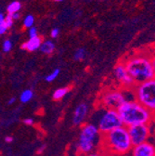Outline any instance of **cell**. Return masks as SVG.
<instances>
[{
  "label": "cell",
  "mask_w": 155,
  "mask_h": 156,
  "mask_svg": "<svg viewBox=\"0 0 155 156\" xmlns=\"http://www.w3.org/2000/svg\"><path fill=\"white\" fill-rule=\"evenodd\" d=\"M103 153L112 156H124L133 148L127 127L122 126L111 132L102 135L101 144Z\"/></svg>",
  "instance_id": "1"
},
{
  "label": "cell",
  "mask_w": 155,
  "mask_h": 156,
  "mask_svg": "<svg viewBox=\"0 0 155 156\" xmlns=\"http://www.w3.org/2000/svg\"><path fill=\"white\" fill-rule=\"evenodd\" d=\"M122 125L125 127H130L139 125L151 124L155 116L144 106L134 99L125 101L118 109Z\"/></svg>",
  "instance_id": "2"
},
{
  "label": "cell",
  "mask_w": 155,
  "mask_h": 156,
  "mask_svg": "<svg viewBox=\"0 0 155 156\" xmlns=\"http://www.w3.org/2000/svg\"><path fill=\"white\" fill-rule=\"evenodd\" d=\"M102 135L94 123H85L80 129L75 151L80 156H88L101 144Z\"/></svg>",
  "instance_id": "3"
},
{
  "label": "cell",
  "mask_w": 155,
  "mask_h": 156,
  "mask_svg": "<svg viewBox=\"0 0 155 156\" xmlns=\"http://www.w3.org/2000/svg\"><path fill=\"white\" fill-rule=\"evenodd\" d=\"M123 62L136 85L154 78L151 57L144 54H135L128 57Z\"/></svg>",
  "instance_id": "4"
},
{
  "label": "cell",
  "mask_w": 155,
  "mask_h": 156,
  "mask_svg": "<svg viewBox=\"0 0 155 156\" xmlns=\"http://www.w3.org/2000/svg\"><path fill=\"white\" fill-rule=\"evenodd\" d=\"M132 92L134 100L155 116V78L135 85Z\"/></svg>",
  "instance_id": "5"
},
{
  "label": "cell",
  "mask_w": 155,
  "mask_h": 156,
  "mask_svg": "<svg viewBox=\"0 0 155 156\" xmlns=\"http://www.w3.org/2000/svg\"><path fill=\"white\" fill-rule=\"evenodd\" d=\"M94 124L98 126L101 135H105L123 126L117 110L105 108H102L101 112H99L98 118L96 119V123Z\"/></svg>",
  "instance_id": "6"
},
{
  "label": "cell",
  "mask_w": 155,
  "mask_h": 156,
  "mask_svg": "<svg viewBox=\"0 0 155 156\" xmlns=\"http://www.w3.org/2000/svg\"><path fill=\"white\" fill-rule=\"evenodd\" d=\"M130 89L114 88L105 90L100 97V104L105 109L117 110L125 101L131 100L128 97L127 92Z\"/></svg>",
  "instance_id": "7"
},
{
  "label": "cell",
  "mask_w": 155,
  "mask_h": 156,
  "mask_svg": "<svg viewBox=\"0 0 155 156\" xmlns=\"http://www.w3.org/2000/svg\"><path fill=\"white\" fill-rule=\"evenodd\" d=\"M133 146L149 141L152 135L151 124L134 126L127 128Z\"/></svg>",
  "instance_id": "8"
},
{
  "label": "cell",
  "mask_w": 155,
  "mask_h": 156,
  "mask_svg": "<svg viewBox=\"0 0 155 156\" xmlns=\"http://www.w3.org/2000/svg\"><path fill=\"white\" fill-rule=\"evenodd\" d=\"M112 75L114 80L119 85L121 88L124 89H132L135 87V82L132 77L128 73L125 65L123 62H120L116 64L113 68Z\"/></svg>",
  "instance_id": "9"
},
{
  "label": "cell",
  "mask_w": 155,
  "mask_h": 156,
  "mask_svg": "<svg viewBox=\"0 0 155 156\" xmlns=\"http://www.w3.org/2000/svg\"><path fill=\"white\" fill-rule=\"evenodd\" d=\"M89 112V107L86 102H82L77 105L73 111L72 117V123L75 126H83L87 118V115Z\"/></svg>",
  "instance_id": "10"
},
{
  "label": "cell",
  "mask_w": 155,
  "mask_h": 156,
  "mask_svg": "<svg viewBox=\"0 0 155 156\" xmlns=\"http://www.w3.org/2000/svg\"><path fill=\"white\" fill-rule=\"evenodd\" d=\"M131 156H155V145L150 141L133 146Z\"/></svg>",
  "instance_id": "11"
},
{
  "label": "cell",
  "mask_w": 155,
  "mask_h": 156,
  "mask_svg": "<svg viewBox=\"0 0 155 156\" xmlns=\"http://www.w3.org/2000/svg\"><path fill=\"white\" fill-rule=\"evenodd\" d=\"M41 46V39L39 37H33V38H30V40L26 43H24L22 46V48L26 49L30 52H33L36 49H38Z\"/></svg>",
  "instance_id": "12"
},
{
  "label": "cell",
  "mask_w": 155,
  "mask_h": 156,
  "mask_svg": "<svg viewBox=\"0 0 155 156\" xmlns=\"http://www.w3.org/2000/svg\"><path fill=\"white\" fill-rule=\"evenodd\" d=\"M69 92V88L68 87H61V88H58L54 91L53 95H52V98L53 100L55 101H60V100H62L63 98L68 94Z\"/></svg>",
  "instance_id": "13"
},
{
  "label": "cell",
  "mask_w": 155,
  "mask_h": 156,
  "mask_svg": "<svg viewBox=\"0 0 155 156\" xmlns=\"http://www.w3.org/2000/svg\"><path fill=\"white\" fill-rule=\"evenodd\" d=\"M33 90L32 89H25L20 95V101L22 103H27L33 99Z\"/></svg>",
  "instance_id": "14"
},
{
  "label": "cell",
  "mask_w": 155,
  "mask_h": 156,
  "mask_svg": "<svg viewBox=\"0 0 155 156\" xmlns=\"http://www.w3.org/2000/svg\"><path fill=\"white\" fill-rule=\"evenodd\" d=\"M39 48H40L41 52H43L45 54H50V53L53 52V50L55 48V46L51 41H46L43 44H41Z\"/></svg>",
  "instance_id": "15"
},
{
  "label": "cell",
  "mask_w": 155,
  "mask_h": 156,
  "mask_svg": "<svg viewBox=\"0 0 155 156\" xmlns=\"http://www.w3.org/2000/svg\"><path fill=\"white\" fill-rule=\"evenodd\" d=\"M20 9H21V3L18 1H14L9 5L8 11L9 12V14H13V13H17V11L20 10Z\"/></svg>",
  "instance_id": "16"
},
{
  "label": "cell",
  "mask_w": 155,
  "mask_h": 156,
  "mask_svg": "<svg viewBox=\"0 0 155 156\" xmlns=\"http://www.w3.org/2000/svg\"><path fill=\"white\" fill-rule=\"evenodd\" d=\"M85 57H86V50L84 48H78L73 55L74 61H77V62L83 61L85 58Z\"/></svg>",
  "instance_id": "17"
},
{
  "label": "cell",
  "mask_w": 155,
  "mask_h": 156,
  "mask_svg": "<svg viewBox=\"0 0 155 156\" xmlns=\"http://www.w3.org/2000/svg\"><path fill=\"white\" fill-rule=\"evenodd\" d=\"M59 74H60V70L59 69H55L53 72H51L49 74H48L46 76V81L47 82H52V81H54Z\"/></svg>",
  "instance_id": "18"
},
{
  "label": "cell",
  "mask_w": 155,
  "mask_h": 156,
  "mask_svg": "<svg viewBox=\"0 0 155 156\" xmlns=\"http://www.w3.org/2000/svg\"><path fill=\"white\" fill-rule=\"evenodd\" d=\"M33 23V17L32 15H28L24 20V26L28 27V28H31Z\"/></svg>",
  "instance_id": "19"
},
{
  "label": "cell",
  "mask_w": 155,
  "mask_h": 156,
  "mask_svg": "<svg viewBox=\"0 0 155 156\" xmlns=\"http://www.w3.org/2000/svg\"><path fill=\"white\" fill-rule=\"evenodd\" d=\"M11 47H12V43L10 40H6L4 43H3V51L4 52H9L10 49H11Z\"/></svg>",
  "instance_id": "20"
},
{
  "label": "cell",
  "mask_w": 155,
  "mask_h": 156,
  "mask_svg": "<svg viewBox=\"0 0 155 156\" xmlns=\"http://www.w3.org/2000/svg\"><path fill=\"white\" fill-rule=\"evenodd\" d=\"M4 22H5V23H6V25H7L8 28H9V27L12 26V23H13V18H12L11 14L8 15V17L4 19Z\"/></svg>",
  "instance_id": "21"
},
{
  "label": "cell",
  "mask_w": 155,
  "mask_h": 156,
  "mask_svg": "<svg viewBox=\"0 0 155 156\" xmlns=\"http://www.w3.org/2000/svg\"><path fill=\"white\" fill-rule=\"evenodd\" d=\"M7 29H8V27H7V25H6V23H5L4 21L2 23H0V34H4Z\"/></svg>",
  "instance_id": "22"
},
{
  "label": "cell",
  "mask_w": 155,
  "mask_h": 156,
  "mask_svg": "<svg viewBox=\"0 0 155 156\" xmlns=\"http://www.w3.org/2000/svg\"><path fill=\"white\" fill-rule=\"evenodd\" d=\"M29 35L31 38H33V37H36L37 36V34H36V29L34 27H31L30 28V31H29Z\"/></svg>",
  "instance_id": "23"
},
{
  "label": "cell",
  "mask_w": 155,
  "mask_h": 156,
  "mask_svg": "<svg viewBox=\"0 0 155 156\" xmlns=\"http://www.w3.org/2000/svg\"><path fill=\"white\" fill-rule=\"evenodd\" d=\"M23 124L26 125V126H33V118H25L23 120Z\"/></svg>",
  "instance_id": "24"
},
{
  "label": "cell",
  "mask_w": 155,
  "mask_h": 156,
  "mask_svg": "<svg viewBox=\"0 0 155 156\" xmlns=\"http://www.w3.org/2000/svg\"><path fill=\"white\" fill-rule=\"evenodd\" d=\"M151 66H152V71H153V77L155 78V54L151 56Z\"/></svg>",
  "instance_id": "25"
},
{
  "label": "cell",
  "mask_w": 155,
  "mask_h": 156,
  "mask_svg": "<svg viewBox=\"0 0 155 156\" xmlns=\"http://www.w3.org/2000/svg\"><path fill=\"white\" fill-rule=\"evenodd\" d=\"M46 147H47V146H46V144H43V145H41L39 148L37 149V151H36V152H37V154H42V153L45 151V150H46Z\"/></svg>",
  "instance_id": "26"
},
{
  "label": "cell",
  "mask_w": 155,
  "mask_h": 156,
  "mask_svg": "<svg viewBox=\"0 0 155 156\" xmlns=\"http://www.w3.org/2000/svg\"><path fill=\"white\" fill-rule=\"evenodd\" d=\"M58 34H59V29H58V28L53 29L52 32H51V36H52L53 38H56V37L58 36Z\"/></svg>",
  "instance_id": "27"
},
{
  "label": "cell",
  "mask_w": 155,
  "mask_h": 156,
  "mask_svg": "<svg viewBox=\"0 0 155 156\" xmlns=\"http://www.w3.org/2000/svg\"><path fill=\"white\" fill-rule=\"evenodd\" d=\"M13 140H14V138H13L12 136H7L6 138H5V141L7 143H11Z\"/></svg>",
  "instance_id": "28"
},
{
  "label": "cell",
  "mask_w": 155,
  "mask_h": 156,
  "mask_svg": "<svg viewBox=\"0 0 155 156\" xmlns=\"http://www.w3.org/2000/svg\"><path fill=\"white\" fill-rule=\"evenodd\" d=\"M15 101H16L15 97H11V98H9V99L8 100V104L9 105H12V104L15 103Z\"/></svg>",
  "instance_id": "29"
},
{
  "label": "cell",
  "mask_w": 155,
  "mask_h": 156,
  "mask_svg": "<svg viewBox=\"0 0 155 156\" xmlns=\"http://www.w3.org/2000/svg\"><path fill=\"white\" fill-rule=\"evenodd\" d=\"M88 156H105V155H104V153H101V152H99V151H95V152L90 153Z\"/></svg>",
  "instance_id": "30"
},
{
  "label": "cell",
  "mask_w": 155,
  "mask_h": 156,
  "mask_svg": "<svg viewBox=\"0 0 155 156\" xmlns=\"http://www.w3.org/2000/svg\"><path fill=\"white\" fill-rule=\"evenodd\" d=\"M11 16H12L13 20H14V19H18V18H19V15H18L17 13H13V14H11Z\"/></svg>",
  "instance_id": "31"
},
{
  "label": "cell",
  "mask_w": 155,
  "mask_h": 156,
  "mask_svg": "<svg viewBox=\"0 0 155 156\" xmlns=\"http://www.w3.org/2000/svg\"><path fill=\"white\" fill-rule=\"evenodd\" d=\"M3 21H4V17L1 13H0V23H2Z\"/></svg>",
  "instance_id": "32"
},
{
  "label": "cell",
  "mask_w": 155,
  "mask_h": 156,
  "mask_svg": "<svg viewBox=\"0 0 155 156\" xmlns=\"http://www.w3.org/2000/svg\"><path fill=\"white\" fill-rule=\"evenodd\" d=\"M67 156H75L74 154H69V155H67Z\"/></svg>",
  "instance_id": "33"
},
{
  "label": "cell",
  "mask_w": 155,
  "mask_h": 156,
  "mask_svg": "<svg viewBox=\"0 0 155 156\" xmlns=\"http://www.w3.org/2000/svg\"><path fill=\"white\" fill-rule=\"evenodd\" d=\"M56 1H62V0H56Z\"/></svg>",
  "instance_id": "34"
}]
</instances>
